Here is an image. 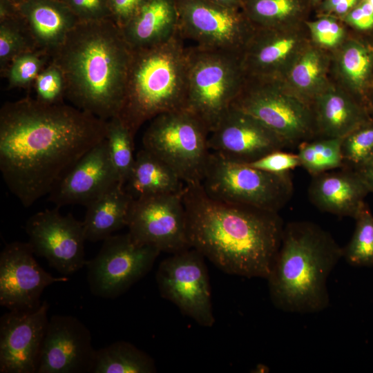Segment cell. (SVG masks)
Masks as SVG:
<instances>
[{
  "instance_id": "26",
  "label": "cell",
  "mask_w": 373,
  "mask_h": 373,
  "mask_svg": "<svg viewBox=\"0 0 373 373\" xmlns=\"http://www.w3.org/2000/svg\"><path fill=\"white\" fill-rule=\"evenodd\" d=\"M134 199L117 183L86 206L83 222L86 240L103 241L127 227Z\"/></svg>"
},
{
  "instance_id": "12",
  "label": "cell",
  "mask_w": 373,
  "mask_h": 373,
  "mask_svg": "<svg viewBox=\"0 0 373 373\" xmlns=\"http://www.w3.org/2000/svg\"><path fill=\"white\" fill-rule=\"evenodd\" d=\"M179 31L197 46L242 56L255 27L242 9L229 8L207 0H175Z\"/></svg>"
},
{
  "instance_id": "33",
  "label": "cell",
  "mask_w": 373,
  "mask_h": 373,
  "mask_svg": "<svg viewBox=\"0 0 373 373\" xmlns=\"http://www.w3.org/2000/svg\"><path fill=\"white\" fill-rule=\"evenodd\" d=\"M36 46L20 14L0 21V70L4 75L11 61L17 56L34 50Z\"/></svg>"
},
{
  "instance_id": "43",
  "label": "cell",
  "mask_w": 373,
  "mask_h": 373,
  "mask_svg": "<svg viewBox=\"0 0 373 373\" xmlns=\"http://www.w3.org/2000/svg\"><path fill=\"white\" fill-rule=\"evenodd\" d=\"M362 0H323L318 6V15H332L342 19Z\"/></svg>"
},
{
  "instance_id": "30",
  "label": "cell",
  "mask_w": 373,
  "mask_h": 373,
  "mask_svg": "<svg viewBox=\"0 0 373 373\" xmlns=\"http://www.w3.org/2000/svg\"><path fill=\"white\" fill-rule=\"evenodd\" d=\"M154 360L133 344L119 341L96 350L91 373H154Z\"/></svg>"
},
{
  "instance_id": "29",
  "label": "cell",
  "mask_w": 373,
  "mask_h": 373,
  "mask_svg": "<svg viewBox=\"0 0 373 373\" xmlns=\"http://www.w3.org/2000/svg\"><path fill=\"white\" fill-rule=\"evenodd\" d=\"M309 0H242L241 9L255 28H278L304 23Z\"/></svg>"
},
{
  "instance_id": "34",
  "label": "cell",
  "mask_w": 373,
  "mask_h": 373,
  "mask_svg": "<svg viewBox=\"0 0 373 373\" xmlns=\"http://www.w3.org/2000/svg\"><path fill=\"white\" fill-rule=\"evenodd\" d=\"M356 220L353 235L343 247V258L350 265L373 266V215L368 207L362 210Z\"/></svg>"
},
{
  "instance_id": "18",
  "label": "cell",
  "mask_w": 373,
  "mask_h": 373,
  "mask_svg": "<svg viewBox=\"0 0 373 373\" xmlns=\"http://www.w3.org/2000/svg\"><path fill=\"white\" fill-rule=\"evenodd\" d=\"M96 350L88 328L70 315L48 320L37 373H91Z\"/></svg>"
},
{
  "instance_id": "15",
  "label": "cell",
  "mask_w": 373,
  "mask_h": 373,
  "mask_svg": "<svg viewBox=\"0 0 373 373\" xmlns=\"http://www.w3.org/2000/svg\"><path fill=\"white\" fill-rule=\"evenodd\" d=\"M310 41L305 21L278 28H255L241 56L245 76L283 80Z\"/></svg>"
},
{
  "instance_id": "45",
  "label": "cell",
  "mask_w": 373,
  "mask_h": 373,
  "mask_svg": "<svg viewBox=\"0 0 373 373\" xmlns=\"http://www.w3.org/2000/svg\"><path fill=\"white\" fill-rule=\"evenodd\" d=\"M19 15L18 5L9 0H0V21Z\"/></svg>"
},
{
  "instance_id": "51",
  "label": "cell",
  "mask_w": 373,
  "mask_h": 373,
  "mask_svg": "<svg viewBox=\"0 0 373 373\" xmlns=\"http://www.w3.org/2000/svg\"><path fill=\"white\" fill-rule=\"evenodd\" d=\"M60 1H63V0H60Z\"/></svg>"
},
{
  "instance_id": "40",
  "label": "cell",
  "mask_w": 373,
  "mask_h": 373,
  "mask_svg": "<svg viewBox=\"0 0 373 373\" xmlns=\"http://www.w3.org/2000/svg\"><path fill=\"white\" fill-rule=\"evenodd\" d=\"M79 21L110 19L108 0H63Z\"/></svg>"
},
{
  "instance_id": "4",
  "label": "cell",
  "mask_w": 373,
  "mask_h": 373,
  "mask_svg": "<svg viewBox=\"0 0 373 373\" xmlns=\"http://www.w3.org/2000/svg\"><path fill=\"white\" fill-rule=\"evenodd\" d=\"M341 258L343 247L317 224L287 223L267 278L274 305L300 314L326 309L329 304L327 278Z\"/></svg>"
},
{
  "instance_id": "35",
  "label": "cell",
  "mask_w": 373,
  "mask_h": 373,
  "mask_svg": "<svg viewBox=\"0 0 373 373\" xmlns=\"http://www.w3.org/2000/svg\"><path fill=\"white\" fill-rule=\"evenodd\" d=\"M341 151L344 166L354 170L373 158V115L342 138Z\"/></svg>"
},
{
  "instance_id": "13",
  "label": "cell",
  "mask_w": 373,
  "mask_h": 373,
  "mask_svg": "<svg viewBox=\"0 0 373 373\" xmlns=\"http://www.w3.org/2000/svg\"><path fill=\"white\" fill-rule=\"evenodd\" d=\"M182 193L134 200L127 224L132 239L171 254L191 248Z\"/></svg>"
},
{
  "instance_id": "5",
  "label": "cell",
  "mask_w": 373,
  "mask_h": 373,
  "mask_svg": "<svg viewBox=\"0 0 373 373\" xmlns=\"http://www.w3.org/2000/svg\"><path fill=\"white\" fill-rule=\"evenodd\" d=\"M187 64L188 48L180 31L162 44L132 50L117 116L134 138L146 122L184 108Z\"/></svg>"
},
{
  "instance_id": "24",
  "label": "cell",
  "mask_w": 373,
  "mask_h": 373,
  "mask_svg": "<svg viewBox=\"0 0 373 373\" xmlns=\"http://www.w3.org/2000/svg\"><path fill=\"white\" fill-rule=\"evenodd\" d=\"M364 35L350 32L331 54L332 79L366 105L373 89V39Z\"/></svg>"
},
{
  "instance_id": "25",
  "label": "cell",
  "mask_w": 373,
  "mask_h": 373,
  "mask_svg": "<svg viewBox=\"0 0 373 373\" xmlns=\"http://www.w3.org/2000/svg\"><path fill=\"white\" fill-rule=\"evenodd\" d=\"M121 30L131 50L166 41L179 31L175 0H146Z\"/></svg>"
},
{
  "instance_id": "49",
  "label": "cell",
  "mask_w": 373,
  "mask_h": 373,
  "mask_svg": "<svg viewBox=\"0 0 373 373\" xmlns=\"http://www.w3.org/2000/svg\"><path fill=\"white\" fill-rule=\"evenodd\" d=\"M9 1H12V3H14L17 4V5H19L24 0H9Z\"/></svg>"
},
{
  "instance_id": "37",
  "label": "cell",
  "mask_w": 373,
  "mask_h": 373,
  "mask_svg": "<svg viewBox=\"0 0 373 373\" xmlns=\"http://www.w3.org/2000/svg\"><path fill=\"white\" fill-rule=\"evenodd\" d=\"M50 56L41 50H34L15 57L4 76L10 88H25L35 82L38 75L50 63Z\"/></svg>"
},
{
  "instance_id": "6",
  "label": "cell",
  "mask_w": 373,
  "mask_h": 373,
  "mask_svg": "<svg viewBox=\"0 0 373 373\" xmlns=\"http://www.w3.org/2000/svg\"><path fill=\"white\" fill-rule=\"evenodd\" d=\"M245 79L241 55L198 46L189 48L184 109L210 133L231 108Z\"/></svg>"
},
{
  "instance_id": "39",
  "label": "cell",
  "mask_w": 373,
  "mask_h": 373,
  "mask_svg": "<svg viewBox=\"0 0 373 373\" xmlns=\"http://www.w3.org/2000/svg\"><path fill=\"white\" fill-rule=\"evenodd\" d=\"M247 164L267 172L283 174L300 166V162L297 153L277 150Z\"/></svg>"
},
{
  "instance_id": "47",
  "label": "cell",
  "mask_w": 373,
  "mask_h": 373,
  "mask_svg": "<svg viewBox=\"0 0 373 373\" xmlns=\"http://www.w3.org/2000/svg\"><path fill=\"white\" fill-rule=\"evenodd\" d=\"M366 105L371 115H373V89L370 92L367 97Z\"/></svg>"
},
{
  "instance_id": "19",
  "label": "cell",
  "mask_w": 373,
  "mask_h": 373,
  "mask_svg": "<svg viewBox=\"0 0 373 373\" xmlns=\"http://www.w3.org/2000/svg\"><path fill=\"white\" fill-rule=\"evenodd\" d=\"M208 144L211 152L244 164L287 148L284 142L262 122L233 106L209 133Z\"/></svg>"
},
{
  "instance_id": "1",
  "label": "cell",
  "mask_w": 373,
  "mask_h": 373,
  "mask_svg": "<svg viewBox=\"0 0 373 373\" xmlns=\"http://www.w3.org/2000/svg\"><path fill=\"white\" fill-rule=\"evenodd\" d=\"M107 120L65 104L26 97L0 110V171L24 207L50 194L93 146Z\"/></svg>"
},
{
  "instance_id": "38",
  "label": "cell",
  "mask_w": 373,
  "mask_h": 373,
  "mask_svg": "<svg viewBox=\"0 0 373 373\" xmlns=\"http://www.w3.org/2000/svg\"><path fill=\"white\" fill-rule=\"evenodd\" d=\"M36 99L46 104L63 103L65 80L62 72L53 62L41 70L35 80Z\"/></svg>"
},
{
  "instance_id": "14",
  "label": "cell",
  "mask_w": 373,
  "mask_h": 373,
  "mask_svg": "<svg viewBox=\"0 0 373 373\" xmlns=\"http://www.w3.org/2000/svg\"><path fill=\"white\" fill-rule=\"evenodd\" d=\"M26 232L35 255L66 276L86 265L83 222L72 214L63 216L59 207L39 211L27 220Z\"/></svg>"
},
{
  "instance_id": "28",
  "label": "cell",
  "mask_w": 373,
  "mask_h": 373,
  "mask_svg": "<svg viewBox=\"0 0 373 373\" xmlns=\"http://www.w3.org/2000/svg\"><path fill=\"white\" fill-rule=\"evenodd\" d=\"M185 183L162 160L142 149L124 187L134 199L182 193Z\"/></svg>"
},
{
  "instance_id": "41",
  "label": "cell",
  "mask_w": 373,
  "mask_h": 373,
  "mask_svg": "<svg viewBox=\"0 0 373 373\" xmlns=\"http://www.w3.org/2000/svg\"><path fill=\"white\" fill-rule=\"evenodd\" d=\"M341 19L347 27L361 34L368 35L373 31V10L365 0H362Z\"/></svg>"
},
{
  "instance_id": "46",
  "label": "cell",
  "mask_w": 373,
  "mask_h": 373,
  "mask_svg": "<svg viewBox=\"0 0 373 373\" xmlns=\"http://www.w3.org/2000/svg\"><path fill=\"white\" fill-rule=\"evenodd\" d=\"M217 5L229 8L240 9L242 0H207Z\"/></svg>"
},
{
  "instance_id": "11",
  "label": "cell",
  "mask_w": 373,
  "mask_h": 373,
  "mask_svg": "<svg viewBox=\"0 0 373 373\" xmlns=\"http://www.w3.org/2000/svg\"><path fill=\"white\" fill-rule=\"evenodd\" d=\"M204 257L193 248L171 254L159 265L156 282L161 296L203 327L215 323Z\"/></svg>"
},
{
  "instance_id": "22",
  "label": "cell",
  "mask_w": 373,
  "mask_h": 373,
  "mask_svg": "<svg viewBox=\"0 0 373 373\" xmlns=\"http://www.w3.org/2000/svg\"><path fill=\"white\" fill-rule=\"evenodd\" d=\"M311 105L316 138H343L371 117L364 103L333 79Z\"/></svg>"
},
{
  "instance_id": "44",
  "label": "cell",
  "mask_w": 373,
  "mask_h": 373,
  "mask_svg": "<svg viewBox=\"0 0 373 373\" xmlns=\"http://www.w3.org/2000/svg\"><path fill=\"white\" fill-rule=\"evenodd\" d=\"M356 171L362 178L369 192L373 193V158Z\"/></svg>"
},
{
  "instance_id": "48",
  "label": "cell",
  "mask_w": 373,
  "mask_h": 373,
  "mask_svg": "<svg viewBox=\"0 0 373 373\" xmlns=\"http://www.w3.org/2000/svg\"><path fill=\"white\" fill-rule=\"evenodd\" d=\"M323 1V0H309L312 5H316V6L318 5Z\"/></svg>"
},
{
  "instance_id": "36",
  "label": "cell",
  "mask_w": 373,
  "mask_h": 373,
  "mask_svg": "<svg viewBox=\"0 0 373 373\" xmlns=\"http://www.w3.org/2000/svg\"><path fill=\"white\" fill-rule=\"evenodd\" d=\"M311 41L332 53L350 35L347 26L339 18L329 15H318L314 20H306Z\"/></svg>"
},
{
  "instance_id": "50",
  "label": "cell",
  "mask_w": 373,
  "mask_h": 373,
  "mask_svg": "<svg viewBox=\"0 0 373 373\" xmlns=\"http://www.w3.org/2000/svg\"><path fill=\"white\" fill-rule=\"evenodd\" d=\"M365 1L370 4V6L373 10V0H365Z\"/></svg>"
},
{
  "instance_id": "2",
  "label": "cell",
  "mask_w": 373,
  "mask_h": 373,
  "mask_svg": "<svg viewBox=\"0 0 373 373\" xmlns=\"http://www.w3.org/2000/svg\"><path fill=\"white\" fill-rule=\"evenodd\" d=\"M190 247L231 275L267 279L280 246L278 212L211 198L202 184L182 193Z\"/></svg>"
},
{
  "instance_id": "3",
  "label": "cell",
  "mask_w": 373,
  "mask_h": 373,
  "mask_svg": "<svg viewBox=\"0 0 373 373\" xmlns=\"http://www.w3.org/2000/svg\"><path fill=\"white\" fill-rule=\"evenodd\" d=\"M132 50L111 19L79 21L52 55L74 106L108 120L120 111Z\"/></svg>"
},
{
  "instance_id": "17",
  "label": "cell",
  "mask_w": 373,
  "mask_h": 373,
  "mask_svg": "<svg viewBox=\"0 0 373 373\" xmlns=\"http://www.w3.org/2000/svg\"><path fill=\"white\" fill-rule=\"evenodd\" d=\"M49 304L10 310L0 319V372L37 373L48 325Z\"/></svg>"
},
{
  "instance_id": "16",
  "label": "cell",
  "mask_w": 373,
  "mask_h": 373,
  "mask_svg": "<svg viewBox=\"0 0 373 373\" xmlns=\"http://www.w3.org/2000/svg\"><path fill=\"white\" fill-rule=\"evenodd\" d=\"M28 242L7 244L0 254V304L9 310H32L40 306L44 290L64 277H54L36 261Z\"/></svg>"
},
{
  "instance_id": "27",
  "label": "cell",
  "mask_w": 373,
  "mask_h": 373,
  "mask_svg": "<svg viewBox=\"0 0 373 373\" xmlns=\"http://www.w3.org/2000/svg\"><path fill=\"white\" fill-rule=\"evenodd\" d=\"M292 93L312 104L332 82V54L310 41L281 80Z\"/></svg>"
},
{
  "instance_id": "21",
  "label": "cell",
  "mask_w": 373,
  "mask_h": 373,
  "mask_svg": "<svg viewBox=\"0 0 373 373\" xmlns=\"http://www.w3.org/2000/svg\"><path fill=\"white\" fill-rule=\"evenodd\" d=\"M312 177L308 198L320 211L355 219L366 207L370 192L356 170L344 166Z\"/></svg>"
},
{
  "instance_id": "20",
  "label": "cell",
  "mask_w": 373,
  "mask_h": 373,
  "mask_svg": "<svg viewBox=\"0 0 373 373\" xmlns=\"http://www.w3.org/2000/svg\"><path fill=\"white\" fill-rule=\"evenodd\" d=\"M118 182L106 138L93 146L61 180L49 194L57 207L88 205Z\"/></svg>"
},
{
  "instance_id": "8",
  "label": "cell",
  "mask_w": 373,
  "mask_h": 373,
  "mask_svg": "<svg viewBox=\"0 0 373 373\" xmlns=\"http://www.w3.org/2000/svg\"><path fill=\"white\" fill-rule=\"evenodd\" d=\"M231 106L256 118L287 147L316 138L312 105L289 90L281 80L245 76Z\"/></svg>"
},
{
  "instance_id": "10",
  "label": "cell",
  "mask_w": 373,
  "mask_h": 373,
  "mask_svg": "<svg viewBox=\"0 0 373 373\" xmlns=\"http://www.w3.org/2000/svg\"><path fill=\"white\" fill-rule=\"evenodd\" d=\"M160 252L137 243L128 233L109 236L85 265L91 294L106 299L121 296L149 272Z\"/></svg>"
},
{
  "instance_id": "42",
  "label": "cell",
  "mask_w": 373,
  "mask_h": 373,
  "mask_svg": "<svg viewBox=\"0 0 373 373\" xmlns=\"http://www.w3.org/2000/svg\"><path fill=\"white\" fill-rule=\"evenodd\" d=\"M145 1L146 0H108L110 19L122 29Z\"/></svg>"
},
{
  "instance_id": "7",
  "label": "cell",
  "mask_w": 373,
  "mask_h": 373,
  "mask_svg": "<svg viewBox=\"0 0 373 373\" xmlns=\"http://www.w3.org/2000/svg\"><path fill=\"white\" fill-rule=\"evenodd\" d=\"M209 132L184 108L160 114L145 131L143 149L162 160L185 183H201L211 151Z\"/></svg>"
},
{
  "instance_id": "32",
  "label": "cell",
  "mask_w": 373,
  "mask_h": 373,
  "mask_svg": "<svg viewBox=\"0 0 373 373\" xmlns=\"http://www.w3.org/2000/svg\"><path fill=\"white\" fill-rule=\"evenodd\" d=\"M106 140L118 182L124 186L135 162L134 137L121 119L115 116L107 120Z\"/></svg>"
},
{
  "instance_id": "23",
  "label": "cell",
  "mask_w": 373,
  "mask_h": 373,
  "mask_svg": "<svg viewBox=\"0 0 373 373\" xmlns=\"http://www.w3.org/2000/svg\"><path fill=\"white\" fill-rule=\"evenodd\" d=\"M18 8L37 49L50 57L79 22L69 7L60 0H24Z\"/></svg>"
},
{
  "instance_id": "9",
  "label": "cell",
  "mask_w": 373,
  "mask_h": 373,
  "mask_svg": "<svg viewBox=\"0 0 373 373\" xmlns=\"http://www.w3.org/2000/svg\"><path fill=\"white\" fill-rule=\"evenodd\" d=\"M201 184L213 199L274 212H279L294 193L289 173L267 172L213 152Z\"/></svg>"
},
{
  "instance_id": "31",
  "label": "cell",
  "mask_w": 373,
  "mask_h": 373,
  "mask_svg": "<svg viewBox=\"0 0 373 373\" xmlns=\"http://www.w3.org/2000/svg\"><path fill=\"white\" fill-rule=\"evenodd\" d=\"M341 142L342 138L317 137L300 143V166L312 176L343 167Z\"/></svg>"
}]
</instances>
